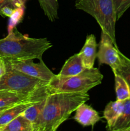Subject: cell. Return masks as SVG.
I'll use <instances>...</instances> for the list:
<instances>
[{
  "label": "cell",
  "instance_id": "13",
  "mask_svg": "<svg viewBox=\"0 0 130 131\" xmlns=\"http://www.w3.org/2000/svg\"><path fill=\"white\" fill-rule=\"evenodd\" d=\"M111 130L130 131V98L124 101L122 113Z\"/></svg>",
  "mask_w": 130,
  "mask_h": 131
},
{
  "label": "cell",
  "instance_id": "9",
  "mask_svg": "<svg viewBox=\"0 0 130 131\" xmlns=\"http://www.w3.org/2000/svg\"><path fill=\"white\" fill-rule=\"evenodd\" d=\"M85 69L94 67V61L97 56V43L95 36L90 34L86 40L81 51L79 52Z\"/></svg>",
  "mask_w": 130,
  "mask_h": 131
},
{
  "label": "cell",
  "instance_id": "14",
  "mask_svg": "<svg viewBox=\"0 0 130 131\" xmlns=\"http://www.w3.org/2000/svg\"><path fill=\"white\" fill-rule=\"evenodd\" d=\"M1 131H34L33 124L22 114L6 124Z\"/></svg>",
  "mask_w": 130,
  "mask_h": 131
},
{
  "label": "cell",
  "instance_id": "4",
  "mask_svg": "<svg viewBox=\"0 0 130 131\" xmlns=\"http://www.w3.org/2000/svg\"><path fill=\"white\" fill-rule=\"evenodd\" d=\"M75 8L82 10L95 19L101 31L111 38L118 48L115 38L117 16L112 0H75Z\"/></svg>",
  "mask_w": 130,
  "mask_h": 131
},
{
  "label": "cell",
  "instance_id": "16",
  "mask_svg": "<svg viewBox=\"0 0 130 131\" xmlns=\"http://www.w3.org/2000/svg\"><path fill=\"white\" fill-rule=\"evenodd\" d=\"M45 15L50 21L58 19L59 3L57 0H38Z\"/></svg>",
  "mask_w": 130,
  "mask_h": 131
},
{
  "label": "cell",
  "instance_id": "17",
  "mask_svg": "<svg viewBox=\"0 0 130 131\" xmlns=\"http://www.w3.org/2000/svg\"><path fill=\"white\" fill-rule=\"evenodd\" d=\"M46 98L47 97L34 103V104L28 107L22 113V115L33 124V125L36 123L42 113L45 104Z\"/></svg>",
  "mask_w": 130,
  "mask_h": 131
},
{
  "label": "cell",
  "instance_id": "20",
  "mask_svg": "<svg viewBox=\"0 0 130 131\" xmlns=\"http://www.w3.org/2000/svg\"><path fill=\"white\" fill-rule=\"evenodd\" d=\"M117 19L119 20L125 12L130 7V0H112Z\"/></svg>",
  "mask_w": 130,
  "mask_h": 131
},
{
  "label": "cell",
  "instance_id": "22",
  "mask_svg": "<svg viewBox=\"0 0 130 131\" xmlns=\"http://www.w3.org/2000/svg\"><path fill=\"white\" fill-rule=\"evenodd\" d=\"M15 9L16 8H15L14 7H11V6H5V7H3L1 9L0 15H1L3 17H10L14 14Z\"/></svg>",
  "mask_w": 130,
  "mask_h": 131
},
{
  "label": "cell",
  "instance_id": "24",
  "mask_svg": "<svg viewBox=\"0 0 130 131\" xmlns=\"http://www.w3.org/2000/svg\"><path fill=\"white\" fill-rule=\"evenodd\" d=\"M9 107H3V108H0V115H1V114H2L5 111V110H7L8 108H9Z\"/></svg>",
  "mask_w": 130,
  "mask_h": 131
},
{
  "label": "cell",
  "instance_id": "11",
  "mask_svg": "<svg viewBox=\"0 0 130 131\" xmlns=\"http://www.w3.org/2000/svg\"><path fill=\"white\" fill-rule=\"evenodd\" d=\"M124 107V101H111L108 103L103 111V118L107 120V127L110 130L115 124L121 115Z\"/></svg>",
  "mask_w": 130,
  "mask_h": 131
},
{
  "label": "cell",
  "instance_id": "23",
  "mask_svg": "<svg viewBox=\"0 0 130 131\" xmlns=\"http://www.w3.org/2000/svg\"><path fill=\"white\" fill-rule=\"evenodd\" d=\"M6 72V65L5 60L0 57V78L5 74Z\"/></svg>",
  "mask_w": 130,
  "mask_h": 131
},
{
  "label": "cell",
  "instance_id": "1",
  "mask_svg": "<svg viewBox=\"0 0 130 131\" xmlns=\"http://www.w3.org/2000/svg\"><path fill=\"white\" fill-rule=\"evenodd\" d=\"M87 93L60 92L49 93L34 131H56L82 104L89 101Z\"/></svg>",
  "mask_w": 130,
  "mask_h": 131
},
{
  "label": "cell",
  "instance_id": "5",
  "mask_svg": "<svg viewBox=\"0 0 130 131\" xmlns=\"http://www.w3.org/2000/svg\"><path fill=\"white\" fill-rule=\"evenodd\" d=\"M5 65L6 72L0 78V90L31 96L38 89L48 84V82L27 75L11 67L6 63Z\"/></svg>",
  "mask_w": 130,
  "mask_h": 131
},
{
  "label": "cell",
  "instance_id": "21",
  "mask_svg": "<svg viewBox=\"0 0 130 131\" xmlns=\"http://www.w3.org/2000/svg\"><path fill=\"white\" fill-rule=\"evenodd\" d=\"M6 6L17 8L20 7H24L25 5L24 0H0V13L1 9Z\"/></svg>",
  "mask_w": 130,
  "mask_h": 131
},
{
  "label": "cell",
  "instance_id": "15",
  "mask_svg": "<svg viewBox=\"0 0 130 131\" xmlns=\"http://www.w3.org/2000/svg\"><path fill=\"white\" fill-rule=\"evenodd\" d=\"M115 90L118 101H124L130 98V88L124 78L118 74H115Z\"/></svg>",
  "mask_w": 130,
  "mask_h": 131
},
{
  "label": "cell",
  "instance_id": "2",
  "mask_svg": "<svg viewBox=\"0 0 130 131\" xmlns=\"http://www.w3.org/2000/svg\"><path fill=\"white\" fill-rule=\"evenodd\" d=\"M52 47L47 38H31L22 34L15 27L5 38L0 39V57L5 60H40Z\"/></svg>",
  "mask_w": 130,
  "mask_h": 131
},
{
  "label": "cell",
  "instance_id": "8",
  "mask_svg": "<svg viewBox=\"0 0 130 131\" xmlns=\"http://www.w3.org/2000/svg\"><path fill=\"white\" fill-rule=\"evenodd\" d=\"M74 120L84 127L94 126L100 120L98 113L85 102L80 104L75 110Z\"/></svg>",
  "mask_w": 130,
  "mask_h": 131
},
{
  "label": "cell",
  "instance_id": "10",
  "mask_svg": "<svg viewBox=\"0 0 130 131\" xmlns=\"http://www.w3.org/2000/svg\"><path fill=\"white\" fill-rule=\"evenodd\" d=\"M85 69L80 54L79 53L75 54L65 61L61 71L56 76L60 78L74 76L80 74Z\"/></svg>",
  "mask_w": 130,
  "mask_h": 131
},
{
  "label": "cell",
  "instance_id": "7",
  "mask_svg": "<svg viewBox=\"0 0 130 131\" xmlns=\"http://www.w3.org/2000/svg\"><path fill=\"white\" fill-rule=\"evenodd\" d=\"M96 57L100 65L106 64L110 67L113 74L122 64L120 51L114 46L110 37L103 31H101V34Z\"/></svg>",
  "mask_w": 130,
  "mask_h": 131
},
{
  "label": "cell",
  "instance_id": "6",
  "mask_svg": "<svg viewBox=\"0 0 130 131\" xmlns=\"http://www.w3.org/2000/svg\"><path fill=\"white\" fill-rule=\"evenodd\" d=\"M5 60V59H4ZM34 59L13 60H5V63L11 67L22 72L33 78L49 82L52 80L56 74H54L45 65L42 59L38 62H34Z\"/></svg>",
  "mask_w": 130,
  "mask_h": 131
},
{
  "label": "cell",
  "instance_id": "18",
  "mask_svg": "<svg viewBox=\"0 0 130 131\" xmlns=\"http://www.w3.org/2000/svg\"><path fill=\"white\" fill-rule=\"evenodd\" d=\"M120 55L122 60V64L121 67L117 69V71L114 73V74H118L123 77L125 80L127 81L130 88V59L124 56L121 51H120Z\"/></svg>",
  "mask_w": 130,
  "mask_h": 131
},
{
  "label": "cell",
  "instance_id": "19",
  "mask_svg": "<svg viewBox=\"0 0 130 131\" xmlns=\"http://www.w3.org/2000/svg\"><path fill=\"white\" fill-rule=\"evenodd\" d=\"M25 12V6L24 7L17 8L15 9L14 14L10 17V20L8 25V32L10 33L16 27L17 24H19L22 19Z\"/></svg>",
  "mask_w": 130,
  "mask_h": 131
},
{
  "label": "cell",
  "instance_id": "12",
  "mask_svg": "<svg viewBox=\"0 0 130 131\" xmlns=\"http://www.w3.org/2000/svg\"><path fill=\"white\" fill-rule=\"evenodd\" d=\"M31 96H25L17 92L6 90H0V108L11 107L16 104L25 101Z\"/></svg>",
  "mask_w": 130,
  "mask_h": 131
},
{
  "label": "cell",
  "instance_id": "3",
  "mask_svg": "<svg viewBox=\"0 0 130 131\" xmlns=\"http://www.w3.org/2000/svg\"><path fill=\"white\" fill-rule=\"evenodd\" d=\"M103 75L98 68L85 69L80 74L68 78H60L55 75L47 84L49 93L60 92H82L89 90L101 83Z\"/></svg>",
  "mask_w": 130,
  "mask_h": 131
}]
</instances>
